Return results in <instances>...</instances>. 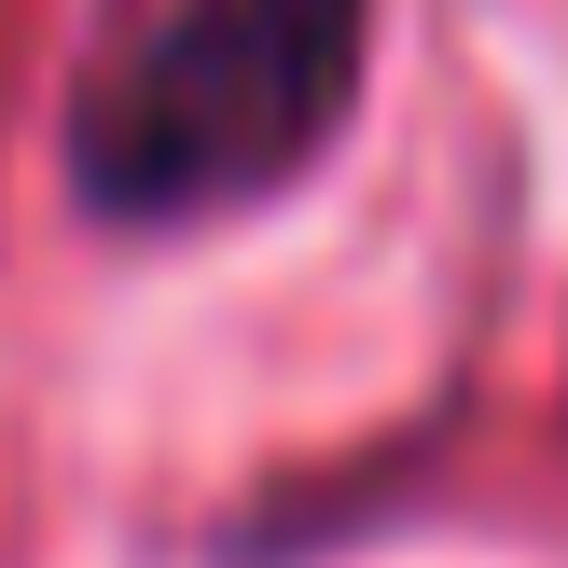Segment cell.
<instances>
[{
  "label": "cell",
  "mask_w": 568,
  "mask_h": 568,
  "mask_svg": "<svg viewBox=\"0 0 568 568\" xmlns=\"http://www.w3.org/2000/svg\"><path fill=\"white\" fill-rule=\"evenodd\" d=\"M375 0H111L70 83V194L98 222H222L305 181L361 111Z\"/></svg>",
  "instance_id": "6da1fadb"
}]
</instances>
